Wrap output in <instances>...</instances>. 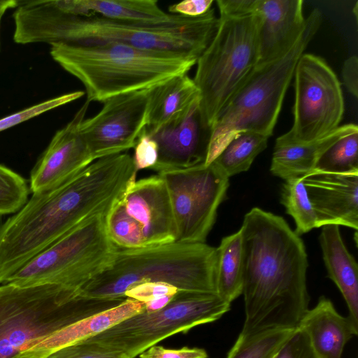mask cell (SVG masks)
Listing matches in <instances>:
<instances>
[{
    "instance_id": "cell-1",
    "label": "cell",
    "mask_w": 358,
    "mask_h": 358,
    "mask_svg": "<svg viewBox=\"0 0 358 358\" xmlns=\"http://www.w3.org/2000/svg\"><path fill=\"white\" fill-rule=\"evenodd\" d=\"M137 175L126 152L97 159L48 191L33 194L0 226V284L85 220L107 213Z\"/></svg>"
},
{
    "instance_id": "cell-2",
    "label": "cell",
    "mask_w": 358,
    "mask_h": 358,
    "mask_svg": "<svg viewBox=\"0 0 358 358\" xmlns=\"http://www.w3.org/2000/svg\"><path fill=\"white\" fill-rule=\"evenodd\" d=\"M244 336L296 329L308 309V255L303 240L283 217L259 208L244 217Z\"/></svg>"
},
{
    "instance_id": "cell-3",
    "label": "cell",
    "mask_w": 358,
    "mask_h": 358,
    "mask_svg": "<svg viewBox=\"0 0 358 358\" xmlns=\"http://www.w3.org/2000/svg\"><path fill=\"white\" fill-rule=\"evenodd\" d=\"M13 17V40L19 44L115 43L143 50L182 53L197 59L219 24L212 8L199 17L176 15L169 22L147 25L73 14L60 8L56 0L20 1Z\"/></svg>"
},
{
    "instance_id": "cell-4",
    "label": "cell",
    "mask_w": 358,
    "mask_h": 358,
    "mask_svg": "<svg viewBox=\"0 0 358 358\" xmlns=\"http://www.w3.org/2000/svg\"><path fill=\"white\" fill-rule=\"evenodd\" d=\"M50 46L52 59L82 83L90 103H103L118 94L148 90L187 73L198 59L182 53L143 50L115 43Z\"/></svg>"
},
{
    "instance_id": "cell-5",
    "label": "cell",
    "mask_w": 358,
    "mask_h": 358,
    "mask_svg": "<svg viewBox=\"0 0 358 358\" xmlns=\"http://www.w3.org/2000/svg\"><path fill=\"white\" fill-rule=\"evenodd\" d=\"M216 248L203 243L173 242L117 250L110 266L86 282L80 294L94 298H127L124 293L143 282H164L180 291L215 293Z\"/></svg>"
},
{
    "instance_id": "cell-6",
    "label": "cell",
    "mask_w": 358,
    "mask_h": 358,
    "mask_svg": "<svg viewBox=\"0 0 358 358\" xmlns=\"http://www.w3.org/2000/svg\"><path fill=\"white\" fill-rule=\"evenodd\" d=\"M317 8L306 17L303 30L282 56L257 66L218 116L208 147L205 165L210 164L234 138L251 131L268 137L280 115L296 64L322 24Z\"/></svg>"
},
{
    "instance_id": "cell-7",
    "label": "cell",
    "mask_w": 358,
    "mask_h": 358,
    "mask_svg": "<svg viewBox=\"0 0 358 358\" xmlns=\"http://www.w3.org/2000/svg\"><path fill=\"white\" fill-rule=\"evenodd\" d=\"M127 298L85 296L57 284L0 285V358H11L40 340Z\"/></svg>"
},
{
    "instance_id": "cell-8",
    "label": "cell",
    "mask_w": 358,
    "mask_h": 358,
    "mask_svg": "<svg viewBox=\"0 0 358 358\" xmlns=\"http://www.w3.org/2000/svg\"><path fill=\"white\" fill-rule=\"evenodd\" d=\"M258 19L255 13L220 15L217 29L196 62L193 78L200 91L199 115L210 131L222 110L259 61Z\"/></svg>"
},
{
    "instance_id": "cell-9",
    "label": "cell",
    "mask_w": 358,
    "mask_h": 358,
    "mask_svg": "<svg viewBox=\"0 0 358 358\" xmlns=\"http://www.w3.org/2000/svg\"><path fill=\"white\" fill-rule=\"evenodd\" d=\"M106 213L72 229L26 263L8 282L18 286L57 284L79 289L110 266L117 250L107 233Z\"/></svg>"
},
{
    "instance_id": "cell-10",
    "label": "cell",
    "mask_w": 358,
    "mask_h": 358,
    "mask_svg": "<svg viewBox=\"0 0 358 358\" xmlns=\"http://www.w3.org/2000/svg\"><path fill=\"white\" fill-rule=\"evenodd\" d=\"M230 307L215 293L179 290L162 309L144 310L83 341L135 358L164 338L217 320Z\"/></svg>"
},
{
    "instance_id": "cell-11",
    "label": "cell",
    "mask_w": 358,
    "mask_h": 358,
    "mask_svg": "<svg viewBox=\"0 0 358 358\" xmlns=\"http://www.w3.org/2000/svg\"><path fill=\"white\" fill-rule=\"evenodd\" d=\"M111 241L120 249H140L176 241L170 199L159 174L133 177L106 215Z\"/></svg>"
},
{
    "instance_id": "cell-12",
    "label": "cell",
    "mask_w": 358,
    "mask_h": 358,
    "mask_svg": "<svg viewBox=\"0 0 358 358\" xmlns=\"http://www.w3.org/2000/svg\"><path fill=\"white\" fill-rule=\"evenodd\" d=\"M168 190L176 241L203 243L211 231L219 206L226 199L229 178L213 162L157 173Z\"/></svg>"
},
{
    "instance_id": "cell-13",
    "label": "cell",
    "mask_w": 358,
    "mask_h": 358,
    "mask_svg": "<svg viewBox=\"0 0 358 358\" xmlns=\"http://www.w3.org/2000/svg\"><path fill=\"white\" fill-rule=\"evenodd\" d=\"M293 125L284 135L306 143L322 138L339 127L344 113L340 81L327 62L303 53L294 71Z\"/></svg>"
},
{
    "instance_id": "cell-14",
    "label": "cell",
    "mask_w": 358,
    "mask_h": 358,
    "mask_svg": "<svg viewBox=\"0 0 358 358\" xmlns=\"http://www.w3.org/2000/svg\"><path fill=\"white\" fill-rule=\"evenodd\" d=\"M103 103L101 109L85 118L80 127L95 160L134 148L148 124V90L118 94Z\"/></svg>"
},
{
    "instance_id": "cell-15",
    "label": "cell",
    "mask_w": 358,
    "mask_h": 358,
    "mask_svg": "<svg viewBox=\"0 0 358 358\" xmlns=\"http://www.w3.org/2000/svg\"><path fill=\"white\" fill-rule=\"evenodd\" d=\"M90 103L86 100L73 118L55 133L36 162L30 176L29 189L33 194L61 185L95 160L80 129Z\"/></svg>"
},
{
    "instance_id": "cell-16",
    "label": "cell",
    "mask_w": 358,
    "mask_h": 358,
    "mask_svg": "<svg viewBox=\"0 0 358 358\" xmlns=\"http://www.w3.org/2000/svg\"><path fill=\"white\" fill-rule=\"evenodd\" d=\"M315 211L317 228L327 224L358 228V171L335 173L313 170L303 178Z\"/></svg>"
},
{
    "instance_id": "cell-17",
    "label": "cell",
    "mask_w": 358,
    "mask_h": 358,
    "mask_svg": "<svg viewBox=\"0 0 358 358\" xmlns=\"http://www.w3.org/2000/svg\"><path fill=\"white\" fill-rule=\"evenodd\" d=\"M302 0H256L259 61L269 62L287 52L303 30Z\"/></svg>"
},
{
    "instance_id": "cell-18",
    "label": "cell",
    "mask_w": 358,
    "mask_h": 358,
    "mask_svg": "<svg viewBox=\"0 0 358 358\" xmlns=\"http://www.w3.org/2000/svg\"><path fill=\"white\" fill-rule=\"evenodd\" d=\"M199 107L196 106L178 124L151 136L158 145V159L152 170L159 173L205 163L210 131L201 125Z\"/></svg>"
},
{
    "instance_id": "cell-19",
    "label": "cell",
    "mask_w": 358,
    "mask_h": 358,
    "mask_svg": "<svg viewBox=\"0 0 358 358\" xmlns=\"http://www.w3.org/2000/svg\"><path fill=\"white\" fill-rule=\"evenodd\" d=\"M297 328L307 336L316 358H342L345 345L358 334V325L340 315L324 296L308 309Z\"/></svg>"
},
{
    "instance_id": "cell-20",
    "label": "cell",
    "mask_w": 358,
    "mask_h": 358,
    "mask_svg": "<svg viewBox=\"0 0 358 358\" xmlns=\"http://www.w3.org/2000/svg\"><path fill=\"white\" fill-rule=\"evenodd\" d=\"M148 115L145 127L152 136L180 123L199 105L200 91L187 73L172 77L148 90Z\"/></svg>"
},
{
    "instance_id": "cell-21",
    "label": "cell",
    "mask_w": 358,
    "mask_h": 358,
    "mask_svg": "<svg viewBox=\"0 0 358 358\" xmlns=\"http://www.w3.org/2000/svg\"><path fill=\"white\" fill-rule=\"evenodd\" d=\"M144 310V303L127 298L120 304L77 321L22 352L37 358H45L59 348L89 339Z\"/></svg>"
},
{
    "instance_id": "cell-22",
    "label": "cell",
    "mask_w": 358,
    "mask_h": 358,
    "mask_svg": "<svg viewBox=\"0 0 358 358\" xmlns=\"http://www.w3.org/2000/svg\"><path fill=\"white\" fill-rule=\"evenodd\" d=\"M357 130L355 124H344L322 138L306 143L293 141L283 134L275 141L270 171L285 180L303 178L314 170L318 159L331 145Z\"/></svg>"
},
{
    "instance_id": "cell-23",
    "label": "cell",
    "mask_w": 358,
    "mask_h": 358,
    "mask_svg": "<svg viewBox=\"0 0 358 358\" xmlns=\"http://www.w3.org/2000/svg\"><path fill=\"white\" fill-rule=\"evenodd\" d=\"M319 241L328 277L335 283L347 304L348 317L358 325V266L345 246L339 226L322 227Z\"/></svg>"
},
{
    "instance_id": "cell-24",
    "label": "cell",
    "mask_w": 358,
    "mask_h": 358,
    "mask_svg": "<svg viewBox=\"0 0 358 358\" xmlns=\"http://www.w3.org/2000/svg\"><path fill=\"white\" fill-rule=\"evenodd\" d=\"M60 8L81 15L147 25L169 22L176 15L162 10L155 0H57Z\"/></svg>"
},
{
    "instance_id": "cell-25",
    "label": "cell",
    "mask_w": 358,
    "mask_h": 358,
    "mask_svg": "<svg viewBox=\"0 0 358 358\" xmlns=\"http://www.w3.org/2000/svg\"><path fill=\"white\" fill-rule=\"evenodd\" d=\"M216 294L231 303L243 292V249L241 230L224 237L216 248Z\"/></svg>"
},
{
    "instance_id": "cell-26",
    "label": "cell",
    "mask_w": 358,
    "mask_h": 358,
    "mask_svg": "<svg viewBox=\"0 0 358 358\" xmlns=\"http://www.w3.org/2000/svg\"><path fill=\"white\" fill-rule=\"evenodd\" d=\"M269 138L255 132L241 133L212 162L228 178L247 171L256 157L266 148Z\"/></svg>"
},
{
    "instance_id": "cell-27",
    "label": "cell",
    "mask_w": 358,
    "mask_h": 358,
    "mask_svg": "<svg viewBox=\"0 0 358 358\" xmlns=\"http://www.w3.org/2000/svg\"><path fill=\"white\" fill-rule=\"evenodd\" d=\"M296 329H273L249 336L240 334L227 358H273Z\"/></svg>"
},
{
    "instance_id": "cell-28",
    "label": "cell",
    "mask_w": 358,
    "mask_h": 358,
    "mask_svg": "<svg viewBox=\"0 0 358 358\" xmlns=\"http://www.w3.org/2000/svg\"><path fill=\"white\" fill-rule=\"evenodd\" d=\"M280 203L296 224L294 232L301 236L317 228L315 211L309 201L303 178L285 180L280 191Z\"/></svg>"
},
{
    "instance_id": "cell-29",
    "label": "cell",
    "mask_w": 358,
    "mask_h": 358,
    "mask_svg": "<svg viewBox=\"0 0 358 358\" xmlns=\"http://www.w3.org/2000/svg\"><path fill=\"white\" fill-rule=\"evenodd\" d=\"M314 170L335 173L358 171V130L331 145L318 159Z\"/></svg>"
},
{
    "instance_id": "cell-30",
    "label": "cell",
    "mask_w": 358,
    "mask_h": 358,
    "mask_svg": "<svg viewBox=\"0 0 358 358\" xmlns=\"http://www.w3.org/2000/svg\"><path fill=\"white\" fill-rule=\"evenodd\" d=\"M29 192L23 177L0 164V215L20 210L28 201Z\"/></svg>"
},
{
    "instance_id": "cell-31",
    "label": "cell",
    "mask_w": 358,
    "mask_h": 358,
    "mask_svg": "<svg viewBox=\"0 0 358 358\" xmlns=\"http://www.w3.org/2000/svg\"><path fill=\"white\" fill-rule=\"evenodd\" d=\"M84 94L85 92L83 91L69 92L36 103L1 118L0 131L22 123L48 110L76 101Z\"/></svg>"
},
{
    "instance_id": "cell-32",
    "label": "cell",
    "mask_w": 358,
    "mask_h": 358,
    "mask_svg": "<svg viewBox=\"0 0 358 358\" xmlns=\"http://www.w3.org/2000/svg\"><path fill=\"white\" fill-rule=\"evenodd\" d=\"M45 358H127L124 355L108 350L96 344L81 341L62 347Z\"/></svg>"
},
{
    "instance_id": "cell-33",
    "label": "cell",
    "mask_w": 358,
    "mask_h": 358,
    "mask_svg": "<svg viewBox=\"0 0 358 358\" xmlns=\"http://www.w3.org/2000/svg\"><path fill=\"white\" fill-rule=\"evenodd\" d=\"M133 157L136 171L152 169L158 159V145L156 141L148 135L145 127L142 130L137 139Z\"/></svg>"
},
{
    "instance_id": "cell-34",
    "label": "cell",
    "mask_w": 358,
    "mask_h": 358,
    "mask_svg": "<svg viewBox=\"0 0 358 358\" xmlns=\"http://www.w3.org/2000/svg\"><path fill=\"white\" fill-rule=\"evenodd\" d=\"M178 291L176 287L164 282H143L127 290L124 296L145 303L162 296H175Z\"/></svg>"
},
{
    "instance_id": "cell-35",
    "label": "cell",
    "mask_w": 358,
    "mask_h": 358,
    "mask_svg": "<svg viewBox=\"0 0 358 358\" xmlns=\"http://www.w3.org/2000/svg\"><path fill=\"white\" fill-rule=\"evenodd\" d=\"M274 358H316L306 334L296 328Z\"/></svg>"
},
{
    "instance_id": "cell-36",
    "label": "cell",
    "mask_w": 358,
    "mask_h": 358,
    "mask_svg": "<svg viewBox=\"0 0 358 358\" xmlns=\"http://www.w3.org/2000/svg\"><path fill=\"white\" fill-rule=\"evenodd\" d=\"M140 358H207L203 348L183 347L180 349H167L152 345L139 355Z\"/></svg>"
},
{
    "instance_id": "cell-37",
    "label": "cell",
    "mask_w": 358,
    "mask_h": 358,
    "mask_svg": "<svg viewBox=\"0 0 358 358\" xmlns=\"http://www.w3.org/2000/svg\"><path fill=\"white\" fill-rule=\"evenodd\" d=\"M213 0H185L169 6V13L185 17H196L207 13Z\"/></svg>"
},
{
    "instance_id": "cell-38",
    "label": "cell",
    "mask_w": 358,
    "mask_h": 358,
    "mask_svg": "<svg viewBox=\"0 0 358 358\" xmlns=\"http://www.w3.org/2000/svg\"><path fill=\"white\" fill-rule=\"evenodd\" d=\"M220 15L242 17L253 15L256 0H217Z\"/></svg>"
},
{
    "instance_id": "cell-39",
    "label": "cell",
    "mask_w": 358,
    "mask_h": 358,
    "mask_svg": "<svg viewBox=\"0 0 358 358\" xmlns=\"http://www.w3.org/2000/svg\"><path fill=\"white\" fill-rule=\"evenodd\" d=\"M342 75L345 86L354 96L357 98L358 59L357 56H351L345 61Z\"/></svg>"
},
{
    "instance_id": "cell-40",
    "label": "cell",
    "mask_w": 358,
    "mask_h": 358,
    "mask_svg": "<svg viewBox=\"0 0 358 358\" xmlns=\"http://www.w3.org/2000/svg\"><path fill=\"white\" fill-rule=\"evenodd\" d=\"M174 296H164L144 303L145 311L153 313L167 306Z\"/></svg>"
},
{
    "instance_id": "cell-41",
    "label": "cell",
    "mask_w": 358,
    "mask_h": 358,
    "mask_svg": "<svg viewBox=\"0 0 358 358\" xmlns=\"http://www.w3.org/2000/svg\"><path fill=\"white\" fill-rule=\"evenodd\" d=\"M19 1L0 0V25L1 21L6 12L10 8H17Z\"/></svg>"
},
{
    "instance_id": "cell-42",
    "label": "cell",
    "mask_w": 358,
    "mask_h": 358,
    "mask_svg": "<svg viewBox=\"0 0 358 358\" xmlns=\"http://www.w3.org/2000/svg\"><path fill=\"white\" fill-rule=\"evenodd\" d=\"M11 358H37L36 357H33L26 354L24 352H20L19 354L15 355Z\"/></svg>"
},
{
    "instance_id": "cell-43",
    "label": "cell",
    "mask_w": 358,
    "mask_h": 358,
    "mask_svg": "<svg viewBox=\"0 0 358 358\" xmlns=\"http://www.w3.org/2000/svg\"><path fill=\"white\" fill-rule=\"evenodd\" d=\"M357 2L356 3L355 8H353V12L355 13V17L357 19Z\"/></svg>"
},
{
    "instance_id": "cell-44",
    "label": "cell",
    "mask_w": 358,
    "mask_h": 358,
    "mask_svg": "<svg viewBox=\"0 0 358 358\" xmlns=\"http://www.w3.org/2000/svg\"><path fill=\"white\" fill-rule=\"evenodd\" d=\"M275 357V356H274ZM274 358V357H273Z\"/></svg>"
}]
</instances>
